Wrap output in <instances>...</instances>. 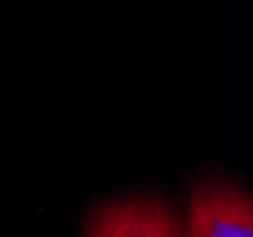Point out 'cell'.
I'll return each mask as SVG.
<instances>
[{"mask_svg": "<svg viewBox=\"0 0 253 237\" xmlns=\"http://www.w3.org/2000/svg\"><path fill=\"white\" fill-rule=\"evenodd\" d=\"M181 237H253L252 195L221 178L199 182L191 190Z\"/></svg>", "mask_w": 253, "mask_h": 237, "instance_id": "cell-1", "label": "cell"}, {"mask_svg": "<svg viewBox=\"0 0 253 237\" xmlns=\"http://www.w3.org/2000/svg\"><path fill=\"white\" fill-rule=\"evenodd\" d=\"M181 216L161 195L110 201L89 215L84 237H181Z\"/></svg>", "mask_w": 253, "mask_h": 237, "instance_id": "cell-2", "label": "cell"}]
</instances>
